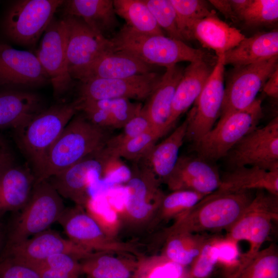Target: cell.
Instances as JSON below:
<instances>
[{"mask_svg":"<svg viewBox=\"0 0 278 278\" xmlns=\"http://www.w3.org/2000/svg\"><path fill=\"white\" fill-rule=\"evenodd\" d=\"M254 196L252 190L226 192L217 190L205 196L178 219L168 234L228 231L240 217Z\"/></svg>","mask_w":278,"mask_h":278,"instance_id":"1","label":"cell"},{"mask_svg":"<svg viewBox=\"0 0 278 278\" xmlns=\"http://www.w3.org/2000/svg\"><path fill=\"white\" fill-rule=\"evenodd\" d=\"M113 50L129 54L150 65L167 67L182 61L205 60L204 52L165 35L141 33L126 24L110 39Z\"/></svg>","mask_w":278,"mask_h":278,"instance_id":"2","label":"cell"},{"mask_svg":"<svg viewBox=\"0 0 278 278\" xmlns=\"http://www.w3.org/2000/svg\"><path fill=\"white\" fill-rule=\"evenodd\" d=\"M109 138L105 129L91 123L82 113L75 115L50 147L39 181L48 180L102 149Z\"/></svg>","mask_w":278,"mask_h":278,"instance_id":"3","label":"cell"},{"mask_svg":"<svg viewBox=\"0 0 278 278\" xmlns=\"http://www.w3.org/2000/svg\"><path fill=\"white\" fill-rule=\"evenodd\" d=\"M78 111L76 100L54 105L18 131L20 148L31 164L36 182L41 178L50 147Z\"/></svg>","mask_w":278,"mask_h":278,"instance_id":"4","label":"cell"},{"mask_svg":"<svg viewBox=\"0 0 278 278\" xmlns=\"http://www.w3.org/2000/svg\"><path fill=\"white\" fill-rule=\"evenodd\" d=\"M65 208L61 196L48 180L36 182L28 202L12 223L3 248L48 229Z\"/></svg>","mask_w":278,"mask_h":278,"instance_id":"5","label":"cell"},{"mask_svg":"<svg viewBox=\"0 0 278 278\" xmlns=\"http://www.w3.org/2000/svg\"><path fill=\"white\" fill-rule=\"evenodd\" d=\"M263 117L262 101L256 99L250 106L219 118L217 125L193 143L198 156L208 161L226 157L244 137L257 127Z\"/></svg>","mask_w":278,"mask_h":278,"instance_id":"6","label":"cell"},{"mask_svg":"<svg viewBox=\"0 0 278 278\" xmlns=\"http://www.w3.org/2000/svg\"><path fill=\"white\" fill-rule=\"evenodd\" d=\"M277 220L278 196L257 190L240 217L228 230L224 239L234 244L247 241L249 250L239 259H248L260 250L270 235L273 222Z\"/></svg>","mask_w":278,"mask_h":278,"instance_id":"7","label":"cell"},{"mask_svg":"<svg viewBox=\"0 0 278 278\" xmlns=\"http://www.w3.org/2000/svg\"><path fill=\"white\" fill-rule=\"evenodd\" d=\"M62 0H21L8 8L3 22L6 36L24 46H33L54 19Z\"/></svg>","mask_w":278,"mask_h":278,"instance_id":"8","label":"cell"},{"mask_svg":"<svg viewBox=\"0 0 278 278\" xmlns=\"http://www.w3.org/2000/svg\"><path fill=\"white\" fill-rule=\"evenodd\" d=\"M278 56L269 60L234 67L225 87L219 118L250 106L265 82L278 68Z\"/></svg>","mask_w":278,"mask_h":278,"instance_id":"9","label":"cell"},{"mask_svg":"<svg viewBox=\"0 0 278 278\" xmlns=\"http://www.w3.org/2000/svg\"><path fill=\"white\" fill-rule=\"evenodd\" d=\"M227 155L235 168L253 166L278 171V117L247 134Z\"/></svg>","mask_w":278,"mask_h":278,"instance_id":"10","label":"cell"},{"mask_svg":"<svg viewBox=\"0 0 278 278\" xmlns=\"http://www.w3.org/2000/svg\"><path fill=\"white\" fill-rule=\"evenodd\" d=\"M217 60L202 92L188 113L185 138L193 143L214 127L220 117L224 92V54L217 55Z\"/></svg>","mask_w":278,"mask_h":278,"instance_id":"11","label":"cell"},{"mask_svg":"<svg viewBox=\"0 0 278 278\" xmlns=\"http://www.w3.org/2000/svg\"><path fill=\"white\" fill-rule=\"evenodd\" d=\"M110 156L104 147L48 180L61 197L74 201L77 205H86L91 199L90 188L93 181L101 176Z\"/></svg>","mask_w":278,"mask_h":278,"instance_id":"12","label":"cell"},{"mask_svg":"<svg viewBox=\"0 0 278 278\" xmlns=\"http://www.w3.org/2000/svg\"><path fill=\"white\" fill-rule=\"evenodd\" d=\"M66 34L63 19L54 18L43 34L36 55L50 79L56 97L65 94L73 80L68 70Z\"/></svg>","mask_w":278,"mask_h":278,"instance_id":"13","label":"cell"},{"mask_svg":"<svg viewBox=\"0 0 278 278\" xmlns=\"http://www.w3.org/2000/svg\"><path fill=\"white\" fill-rule=\"evenodd\" d=\"M66 29L67 66L72 79L103 53L112 48L110 39L97 32L82 19L73 16L63 18Z\"/></svg>","mask_w":278,"mask_h":278,"instance_id":"14","label":"cell"},{"mask_svg":"<svg viewBox=\"0 0 278 278\" xmlns=\"http://www.w3.org/2000/svg\"><path fill=\"white\" fill-rule=\"evenodd\" d=\"M162 78L151 73L117 79H94L80 82L79 101L126 98L144 100L148 98Z\"/></svg>","mask_w":278,"mask_h":278,"instance_id":"15","label":"cell"},{"mask_svg":"<svg viewBox=\"0 0 278 278\" xmlns=\"http://www.w3.org/2000/svg\"><path fill=\"white\" fill-rule=\"evenodd\" d=\"M59 253L71 254L77 259L92 255L90 251L48 229L18 244L3 248L0 257L12 258L34 268L49 256Z\"/></svg>","mask_w":278,"mask_h":278,"instance_id":"16","label":"cell"},{"mask_svg":"<svg viewBox=\"0 0 278 278\" xmlns=\"http://www.w3.org/2000/svg\"><path fill=\"white\" fill-rule=\"evenodd\" d=\"M49 82L36 55L0 42V85L32 87Z\"/></svg>","mask_w":278,"mask_h":278,"instance_id":"17","label":"cell"},{"mask_svg":"<svg viewBox=\"0 0 278 278\" xmlns=\"http://www.w3.org/2000/svg\"><path fill=\"white\" fill-rule=\"evenodd\" d=\"M208 162L198 156H180L165 182L172 191L186 190L210 195L219 188L221 176Z\"/></svg>","mask_w":278,"mask_h":278,"instance_id":"18","label":"cell"},{"mask_svg":"<svg viewBox=\"0 0 278 278\" xmlns=\"http://www.w3.org/2000/svg\"><path fill=\"white\" fill-rule=\"evenodd\" d=\"M133 168L126 186L125 208L132 217L141 219L159 207L164 195L158 188L159 180L148 166Z\"/></svg>","mask_w":278,"mask_h":278,"instance_id":"19","label":"cell"},{"mask_svg":"<svg viewBox=\"0 0 278 278\" xmlns=\"http://www.w3.org/2000/svg\"><path fill=\"white\" fill-rule=\"evenodd\" d=\"M153 66L112 48L100 55L74 77L80 82L94 79H117L152 72Z\"/></svg>","mask_w":278,"mask_h":278,"instance_id":"20","label":"cell"},{"mask_svg":"<svg viewBox=\"0 0 278 278\" xmlns=\"http://www.w3.org/2000/svg\"><path fill=\"white\" fill-rule=\"evenodd\" d=\"M183 71L177 64L166 67L159 83L143 106L153 131L159 138L167 133L172 99Z\"/></svg>","mask_w":278,"mask_h":278,"instance_id":"21","label":"cell"},{"mask_svg":"<svg viewBox=\"0 0 278 278\" xmlns=\"http://www.w3.org/2000/svg\"><path fill=\"white\" fill-rule=\"evenodd\" d=\"M76 101L78 111L91 123L105 129L123 128L143 107L141 103L126 98Z\"/></svg>","mask_w":278,"mask_h":278,"instance_id":"22","label":"cell"},{"mask_svg":"<svg viewBox=\"0 0 278 278\" xmlns=\"http://www.w3.org/2000/svg\"><path fill=\"white\" fill-rule=\"evenodd\" d=\"M213 70L205 60L190 62L184 70L172 99L167 132L175 127L180 116L195 102Z\"/></svg>","mask_w":278,"mask_h":278,"instance_id":"23","label":"cell"},{"mask_svg":"<svg viewBox=\"0 0 278 278\" xmlns=\"http://www.w3.org/2000/svg\"><path fill=\"white\" fill-rule=\"evenodd\" d=\"M82 206L65 208L58 221L68 239L80 247L91 251L102 249L106 246L103 230L90 214L85 213Z\"/></svg>","mask_w":278,"mask_h":278,"instance_id":"24","label":"cell"},{"mask_svg":"<svg viewBox=\"0 0 278 278\" xmlns=\"http://www.w3.org/2000/svg\"><path fill=\"white\" fill-rule=\"evenodd\" d=\"M42 101L34 93L9 91L0 93V128L23 129L43 109Z\"/></svg>","mask_w":278,"mask_h":278,"instance_id":"25","label":"cell"},{"mask_svg":"<svg viewBox=\"0 0 278 278\" xmlns=\"http://www.w3.org/2000/svg\"><path fill=\"white\" fill-rule=\"evenodd\" d=\"M36 182L29 168L13 165L0 177V218L21 210L28 202Z\"/></svg>","mask_w":278,"mask_h":278,"instance_id":"26","label":"cell"},{"mask_svg":"<svg viewBox=\"0 0 278 278\" xmlns=\"http://www.w3.org/2000/svg\"><path fill=\"white\" fill-rule=\"evenodd\" d=\"M245 38L240 30L221 20L215 13L196 22L190 31V40H197L216 55L235 47Z\"/></svg>","mask_w":278,"mask_h":278,"instance_id":"27","label":"cell"},{"mask_svg":"<svg viewBox=\"0 0 278 278\" xmlns=\"http://www.w3.org/2000/svg\"><path fill=\"white\" fill-rule=\"evenodd\" d=\"M278 56V31L258 33L245 38L224 53V64L235 67L269 60Z\"/></svg>","mask_w":278,"mask_h":278,"instance_id":"28","label":"cell"},{"mask_svg":"<svg viewBox=\"0 0 278 278\" xmlns=\"http://www.w3.org/2000/svg\"><path fill=\"white\" fill-rule=\"evenodd\" d=\"M63 5L64 16L80 18L104 36L117 25L112 0H69L64 1Z\"/></svg>","mask_w":278,"mask_h":278,"instance_id":"29","label":"cell"},{"mask_svg":"<svg viewBox=\"0 0 278 278\" xmlns=\"http://www.w3.org/2000/svg\"><path fill=\"white\" fill-rule=\"evenodd\" d=\"M264 190L278 196V171H267L257 167L242 166L221 177L218 190L236 192Z\"/></svg>","mask_w":278,"mask_h":278,"instance_id":"30","label":"cell"},{"mask_svg":"<svg viewBox=\"0 0 278 278\" xmlns=\"http://www.w3.org/2000/svg\"><path fill=\"white\" fill-rule=\"evenodd\" d=\"M189 121L187 114L182 124L166 138L155 144L143 159L159 180L165 182L173 170L179 157V150L185 140Z\"/></svg>","mask_w":278,"mask_h":278,"instance_id":"31","label":"cell"},{"mask_svg":"<svg viewBox=\"0 0 278 278\" xmlns=\"http://www.w3.org/2000/svg\"><path fill=\"white\" fill-rule=\"evenodd\" d=\"M227 278H278V248L271 243L251 257L238 260Z\"/></svg>","mask_w":278,"mask_h":278,"instance_id":"32","label":"cell"},{"mask_svg":"<svg viewBox=\"0 0 278 278\" xmlns=\"http://www.w3.org/2000/svg\"><path fill=\"white\" fill-rule=\"evenodd\" d=\"M165 254L167 262L181 267L190 265L211 235L207 233L175 232L168 234Z\"/></svg>","mask_w":278,"mask_h":278,"instance_id":"33","label":"cell"},{"mask_svg":"<svg viewBox=\"0 0 278 278\" xmlns=\"http://www.w3.org/2000/svg\"><path fill=\"white\" fill-rule=\"evenodd\" d=\"M116 14L126 25L141 33L164 35L143 0H114Z\"/></svg>","mask_w":278,"mask_h":278,"instance_id":"34","label":"cell"},{"mask_svg":"<svg viewBox=\"0 0 278 278\" xmlns=\"http://www.w3.org/2000/svg\"><path fill=\"white\" fill-rule=\"evenodd\" d=\"M176 14L179 32L183 41L190 40V31L198 21L215 13L201 0H170Z\"/></svg>","mask_w":278,"mask_h":278,"instance_id":"35","label":"cell"},{"mask_svg":"<svg viewBox=\"0 0 278 278\" xmlns=\"http://www.w3.org/2000/svg\"><path fill=\"white\" fill-rule=\"evenodd\" d=\"M224 240L219 236L211 235L182 278H212L221 258V247Z\"/></svg>","mask_w":278,"mask_h":278,"instance_id":"36","label":"cell"},{"mask_svg":"<svg viewBox=\"0 0 278 278\" xmlns=\"http://www.w3.org/2000/svg\"><path fill=\"white\" fill-rule=\"evenodd\" d=\"M81 264L88 278H129L130 269L119 259L108 255H92Z\"/></svg>","mask_w":278,"mask_h":278,"instance_id":"37","label":"cell"},{"mask_svg":"<svg viewBox=\"0 0 278 278\" xmlns=\"http://www.w3.org/2000/svg\"><path fill=\"white\" fill-rule=\"evenodd\" d=\"M205 195L195 192L180 190L164 196L159 206L163 219L177 217L178 219L196 205Z\"/></svg>","mask_w":278,"mask_h":278,"instance_id":"38","label":"cell"},{"mask_svg":"<svg viewBox=\"0 0 278 278\" xmlns=\"http://www.w3.org/2000/svg\"><path fill=\"white\" fill-rule=\"evenodd\" d=\"M159 139L152 131L140 134L111 151H106L111 155L127 160L138 161L143 160Z\"/></svg>","mask_w":278,"mask_h":278,"instance_id":"39","label":"cell"},{"mask_svg":"<svg viewBox=\"0 0 278 278\" xmlns=\"http://www.w3.org/2000/svg\"><path fill=\"white\" fill-rule=\"evenodd\" d=\"M239 20L248 25L253 26L276 22L278 20V1L252 0Z\"/></svg>","mask_w":278,"mask_h":278,"instance_id":"40","label":"cell"},{"mask_svg":"<svg viewBox=\"0 0 278 278\" xmlns=\"http://www.w3.org/2000/svg\"><path fill=\"white\" fill-rule=\"evenodd\" d=\"M159 27L168 37L183 41L177 24L176 14L170 0H143Z\"/></svg>","mask_w":278,"mask_h":278,"instance_id":"41","label":"cell"},{"mask_svg":"<svg viewBox=\"0 0 278 278\" xmlns=\"http://www.w3.org/2000/svg\"><path fill=\"white\" fill-rule=\"evenodd\" d=\"M123 129L120 134L109 138L105 146L107 150H112L132 138L152 130L151 124L143 107Z\"/></svg>","mask_w":278,"mask_h":278,"instance_id":"42","label":"cell"},{"mask_svg":"<svg viewBox=\"0 0 278 278\" xmlns=\"http://www.w3.org/2000/svg\"><path fill=\"white\" fill-rule=\"evenodd\" d=\"M0 278H41L35 268L10 257H0Z\"/></svg>","mask_w":278,"mask_h":278,"instance_id":"43","label":"cell"},{"mask_svg":"<svg viewBox=\"0 0 278 278\" xmlns=\"http://www.w3.org/2000/svg\"><path fill=\"white\" fill-rule=\"evenodd\" d=\"M121 158L110 155L101 174L103 182L107 185L127 182L131 175V170L125 166Z\"/></svg>","mask_w":278,"mask_h":278,"instance_id":"44","label":"cell"},{"mask_svg":"<svg viewBox=\"0 0 278 278\" xmlns=\"http://www.w3.org/2000/svg\"><path fill=\"white\" fill-rule=\"evenodd\" d=\"M86 206L90 215L102 227L114 226L117 222L116 211L106 202L90 199Z\"/></svg>","mask_w":278,"mask_h":278,"instance_id":"45","label":"cell"},{"mask_svg":"<svg viewBox=\"0 0 278 278\" xmlns=\"http://www.w3.org/2000/svg\"><path fill=\"white\" fill-rule=\"evenodd\" d=\"M41 278H78V275L54 268L40 267L36 268Z\"/></svg>","mask_w":278,"mask_h":278,"instance_id":"46","label":"cell"},{"mask_svg":"<svg viewBox=\"0 0 278 278\" xmlns=\"http://www.w3.org/2000/svg\"><path fill=\"white\" fill-rule=\"evenodd\" d=\"M264 92L268 96L277 99L278 97V68L269 76L263 88Z\"/></svg>","mask_w":278,"mask_h":278,"instance_id":"47","label":"cell"},{"mask_svg":"<svg viewBox=\"0 0 278 278\" xmlns=\"http://www.w3.org/2000/svg\"><path fill=\"white\" fill-rule=\"evenodd\" d=\"M209 2L225 18L234 22L238 20L232 9L229 0H211Z\"/></svg>","mask_w":278,"mask_h":278,"instance_id":"48","label":"cell"},{"mask_svg":"<svg viewBox=\"0 0 278 278\" xmlns=\"http://www.w3.org/2000/svg\"><path fill=\"white\" fill-rule=\"evenodd\" d=\"M172 265V263L167 262V264L156 267L150 272L148 278H180L173 276L176 272H171Z\"/></svg>","mask_w":278,"mask_h":278,"instance_id":"49","label":"cell"},{"mask_svg":"<svg viewBox=\"0 0 278 278\" xmlns=\"http://www.w3.org/2000/svg\"><path fill=\"white\" fill-rule=\"evenodd\" d=\"M14 164V160L12 154L3 149L0 151V177L10 167Z\"/></svg>","mask_w":278,"mask_h":278,"instance_id":"50","label":"cell"},{"mask_svg":"<svg viewBox=\"0 0 278 278\" xmlns=\"http://www.w3.org/2000/svg\"><path fill=\"white\" fill-rule=\"evenodd\" d=\"M236 16L239 20L241 15L251 3L252 0H229Z\"/></svg>","mask_w":278,"mask_h":278,"instance_id":"51","label":"cell"},{"mask_svg":"<svg viewBox=\"0 0 278 278\" xmlns=\"http://www.w3.org/2000/svg\"><path fill=\"white\" fill-rule=\"evenodd\" d=\"M3 239H4V232H3V226L1 222H0V251H1V249L2 248V244H3Z\"/></svg>","mask_w":278,"mask_h":278,"instance_id":"52","label":"cell"},{"mask_svg":"<svg viewBox=\"0 0 278 278\" xmlns=\"http://www.w3.org/2000/svg\"><path fill=\"white\" fill-rule=\"evenodd\" d=\"M0 147L3 149H6V144L4 140L0 136Z\"/></svg>","mask_w":278,"mask_h":278,"instance_id":"53","label":"cell"}]
</instances>
